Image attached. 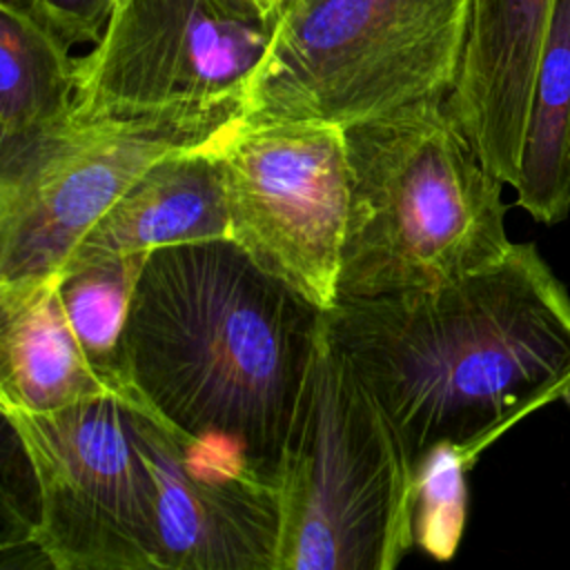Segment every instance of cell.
<instances>
[{
  "label": "cell",
  "instance_id": "cell-1",
  "mask_svg": "<svg viewBox=\"0 0 570 570\" xmlns=\"http://www.w3.org/2000/svg\"><path fill=\"white\" fill-rule=\"evenodd\" d=\"M325 325L394 421L410 459L472 461L570 394V292L534 243L434 289L338 298Z\"/></svg>",
  "mask_w": 570,
  "mask_h": 570
},
{
  "label": "cell",
  "instance_id": "cell-2",
  "mask_svg": "<svg viewBox=\"0 0 570 570\" xmlns=\"http://www.w3.org/2000/svg\"><path fill=\"white\" fill-rule=\"evenodd\" d=\"M323 312L232 238L147 254L122 334L131 387L191 439L278 481Z\"/></svg>",
  "mask_w": 570,
  "mask_h": 570
},
{
  "label": "cell",
  "instance_id": "cell-3",
  "mask_svg": "<svg viewBox=\"0 0 570 570\" xmlns=\"http://www.w3.org/2000/svg\"><path fill=\"white\" fill-rule=\"evenodd\" d=\"M345 149L341 298L434 289L510 252L505 183L483 165L448 98L347 127Z\"/></svg>",
  "mask_w": 570,
  "mask_h": 570
},
{
  "label": "cell",
  "instance_id": "cell-4",
  "mask_svg": "<svg viewBox=\"0 0 570 570\" xmlns=\"http://www.w3.org/2000/svg\"><path fill=\"white\" fill-rule=\"evenodd\" d=\"M416 468L383 403L321 321L281 463L278 570H392L414 543Z\"/></svg>",
  "mask_w": 570,
  "mask_h": 570
},
{
  "label": "cell",
  "instance_id": "cell-5",
  "mask_svg": "<svg viewBox=\"0 0 570 570\" xmlns=\"http://www.w3.org/2000/svg\"><path fill=\"white\" fill-rule=\"evenodd\" d=\"M470 0H278L245 118L343 129L454 89Z\"/></svg>",
  "mask_w": 570,
  "mask_h": 570
},
{
  "label": "cell",
  "instance_id": "cell-6",
  "mask_svg": "<svg viewBox=\"0 0 570 570\" xmlns=\"http://www.w3.org/2000/svg\"><path fill=\"white\" fill-rule=\"evenodd\" d=\"M31 472V546L56 570H158V488L131 403L2 410Z\"/></svg>",
  "mask_w": 570,
  "mask_h": 570
},
{
  "label": "cell",
  "instance_id": "cell-7",
  "mask_svg": "<svg viewBox=\"0 0 570 570\" xmlns=\"http://www.w3.org/2000/svg\"><path fill=\"white\" fill-rule=\"evenodd\" d=\"M272 29L256 0H122L76 58L73 118L243 116Z\"/></svg>",
  "mask_w": 570,
  "mask_h": 570
},
{
  "label": "cell",
  "instance_id": "cell-8",
  "mask_svg": "<svg viewBox=\"0 0 570 570\" xmlns=\"http://www.w3.org/2000/svg\"><path fill=\"white\" fill-rule=\"evenodd\" d=\"M209 147L225 187L229 238L321 312L338 298L350 212L345 129L236 116Z\"/></svg>",
  "mask_w": 570,
  "mask_h": 570
},
{
  "label": "cell",
  "instance_id": "cell-9",
  "mask_svg": "<svg viewBox=\"0 0 570 570\" xmlns=\"http://www.w3.org/2000/svg\"><path fill=\"white\" fill-rule=\"evenodd\" d=\"M223 125L187 116H71L0 147V283L60 272L85 234L154 163L205 142Z\"/></svg>",
  "mask_w": 570,
  "mask_h": 570
},
{
  "label": "cell",
  "instance_id": "cell-10",
  "mask_svg": "<svg viewBox=\"0 0 570 570\" xmlns=\"http://www.w3.org/2000/svg\"><path fill=\"white\" fill-rule=\"evenodd\" d=\"M156 488L158 570H278L281 483L165 421L129 383Z\"/></svg>",
  "mask_w": 570,
  "mask_h": 570
},
{
  "label": "cell",
  "instance_id": "cell-11",
  "mask_svg": "<svg viewBox=\"0 0 570 570\" xmlns=\"http://www.w3.org/2000/svg\"><path fill=\"white\" fill-rule=\"evenodd\" d=\"M559 0H470L448 107L483 165L517 187L539 60Z\"/></svg>",
  "mask_w": 570,
  "mask_h": 570
},
{
  "label": "cell",
  "instance_id": "cell-12",
  "mask_svg": "<svg viewBox=\"0 0 570 570\" xmlns=\"http://www.w3.org/2000/svg\"><path fill=\"white\" fill-rule=\"evenodd\" d=\"M209 138L154 163L85 234L62 267L229 238L225 187Z\"/></svg>",
  "mask_w": 570,
  "mask_h": 570
},
{
  "label": "cell",
  "instance_id": "cell-13",
  "mask_svg": "<svg viewBox=\"0 0 570 570\" xmlns=\"http://www.w3.org/2000/svg\"><path fill=\"white\" fill-rule=\"evenodd\" d=\"M125 385L85 354L58 294V272L0 283L2 410L51 412Z\"/></svg>",
  "mask_w": 570,
  "mask_h": 570
},
{
  "label": "cell",
  "instance_id": "cell-14",
  "mask_svg": "<svg viewBox=\"0 0 570 570\" xmlns=\"http://www.w3.org/2000/svg\"><path fill=\"white\" fill-rule=\"evenodd\" d=\"M76 58L13 0H0V147L73 116Z\"/></svg>",
  "mask_w": 570,
  "mask_h": 570
},
{
  "label": "cell",
  "instance_id": "cell-15",
  "mask_svg": "<svg viewBox=\"0 0 570 570\" xmlns=\"http://www.w3.org/2000/svg\"><path fill=\"white\" fill-rule=\"evenodd\" d=\"M517 205L537 223L570 212V0H559L539 60L521 154Z\"/></svg>",
  "mask_w": 570,
  "mask_h": 570
},
{
  "label": "cell",
  "instance_id": "cell-16",
  "mask_svg": "<svg viewBox=\"0 0 570 570\" xmlns=\"http://www.w3.org/2000/svg\"><path fill=\"white\" fill-rule=\"evenodd\" d=\"M147 254L67 265L58 272V294L89 361L120 385L122 334L131 296Z\"/></svg>",
  "mask_w": 570,
  "mask_h": 570
},
{
  "label": "cell",
  "instance_id": "cell-17",
  "mask_svg": "<svg viewBox=\"0 0 570 570\" xmlns=\"http://www.w3.org/2000/svg\"><path fill=\"white\" fill-rule=\"evenodd\" d=\"M474 461L452 443L430 448L416 461L414 543L436 561L454 557L465 530L468 483Z\"/></svg>",
  "mask_w": 570,
  "mask_h": 570
},
{
  "label": "cell",
  "instance_id": "cell-18",
  "mask_svg": "<svg viewBox=\"0 0 570 570\" xmlns=\"http://www.w3.org/2000/svg\"><path fill=\"white\" fill-rule=\"evenodd\" d=\"M69 49L96 45L122 0H13Z\"/></svg>",
  "mask_w": 570,
  "mask_h": 570
},
{
  "label": "cell",
  "instance_id": "cell-19",
  "mask_svg": "<svg viewBox=\"0 0 570 570\" xmlns=\"http://www.w3.org/2000/svg\"><path fill=\"white\" fill-rule=\"evenodd\" d=\"M263 9H267V11H274L276 9V4H278V0H256Z\"/></svg>",
  "mask_w": 570,
  "mask_h": 570
}]
</instances>
